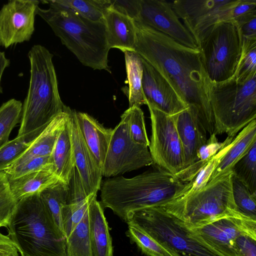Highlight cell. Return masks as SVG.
Returning <instances> with one entry per match:
<instances>
[{"instance_id":"1","label":"cell","mask_w":256,"mask_h":256,"mask_svg":"<svg viewBox=\"0 0 256 256\" xmlns=\"http://www.w3.org/2000/svg\"><path fill=\"white\" fill-rule=\"evenodd\" d=\"M134 22V52L162 76L188 107L195 110L206 132L210 135L214 133V118L208 97L210 81L199 50Z\"/></svg>"},{"instance_id":"2","label":"cell","mask_w":256,"mask_h":256,"mask_svg":"<svg viewBox=\"0 0 256 256\" xmlns=\"http://www.w3.org/2000/svg\"><path fill=\"white\" fill-rule=\"evenodd\" d=\"M188 183L158 166L131 178L120 176L102 181L100 201L124 221L132 212L162 207L177 198Z\"/></svg>"},{"instance_id":"3","label":"cell","mask_w":256,"mask_h":256,"mask_svg":"<svg viewBox=\"0 0 256 256\" xmlns=\"http://www.w3.org/2000/svg\"><path fill=\"white\" fill-rule=\"evenodd\" d=\"M6 228L20 256H66V238L40 194L18 201Z\"/></svg>"},{"instance_id":"4","label":"cell","mask_w":256,"mask_h":256,"mask_svg":"<svg viewBox=\"0 0 256 256\" xmlns=\"http://www.w3.org/2000/svg\"><path fill=\"white\" fill-rule=\"evenodd\" d=\"M49 4L48 10L38 6L36 14L50 26L55 34L84 66L110 72L108 66V47L104 20L92 21L70 10Z\"/></svg>"},{"instance_id":"5","label":"cell","mask_w":256,"mask_h":256,"mask_svg":"<svg viewBox=\"0 0 256 256\" xmlns=\"http://www.w3.org/2000/svg\"><path fill=\"white\" fill-rule=\"evenodd\" d=\"M28 56L30 64V86L17 136L47 126L66 106L59 94L53 54L37 44L32 48Z\"/></svg>"},{"instance_id":"6","label":"cell","mask_w":256,"mask_h":256,"mask_svg":"<svg viewBox=\"0 0 256 256\" xmlns=\"http://www.w3.org/2000/svg\"><path fill=\"white\" fill-rule=\"evenodd\" d=\"M208 97L215 134L226 133L234 138L256 118V74L246 81L234 76L225 81L210 82Z\"/></svg>"},{"instance_id":"7","label":"cell","mask_w":256,"mask_h":256,"mask_svg":"<svg viewBox=\"0 0 256 256\" xmlns=\"http://www.w3.org/2000/svg\"><path fill=\"white\" fill-rule=\"evenodd\" d=\"M232 176V172L227 174L162 208L190 230L226 216L241 215L236 211L233 199Z\"/></svg>"},{"instance_id":"8","label":"cell","mask_w":256,"mask_h":256,"mask_svg":"<svg viewBox=\"0 0 256 256\" xmlns=\"http://www.w3.org/2000/svg\"><path fill=\"white\" fill-rule=\"evenodd\" d=\"M125 222L144 231L172 256H221L202 242L180 220L162 207L132 212Z\"/></svg>"},{"instance_id":"9","label":"cell","mask_w":256,"mask_h":256,"mask_svg":"<svg viewBox=\"0 0 256 256\" xmlns=\"http://www.w3.org/2000/svg\"><path fill=\"white\" fill-rule=\"evenodd\" d=\"M197 44L210 82H224L234 76L242 48L241 34L234 20L212 25L202 34Z\"/></svg>"},{"instance_id":"10","label":"cell","mask_w":256,"mask_h":256,"mask_svg":"<svg viewBox=\"0 0 256 256\" xmlns=\"http://www.w3.org/2000/svg\"><path fill=\"white\" fill-rule=\"evenodd\" d=\"M148 106L152 125L149 151L153 164L176 176L184 170V156L175 115H168L151 106Z\"/></svg>"},{"instance_id":"11","label":"cell","mask_w":256,"mask_h":256,"mask_svg":"<svg viewBox=\"0 0 256 256\" xmlns=\"http://www.w3.org/2000/svg\"><path fill=\"white\" fill-rule=\"evenodd\" d=\"M153 164L148 146L135 142L130 138L124 116L113 129L102 168L107 178Z\"/></svg>"},{"instance_id":"12","label":"cell","mask_w":256,"mask_h":256,"mask_svg":"<svg viewBox=\"0 0 256 256\" xmlns=\"http://www.w3.org/2000/svg\"><path fill=\"white\" fill-rule=\"evenodd\" d=\"M240 0H176L172 6L196 43L208 28L234 20V11Z\"/></svg>"},{"instance_id":"13","label":"cell","mask_w":256,"mask_h":256,"mask_svg":"<svg viewBox=\"0 0 256 256\" xmlns=\"http://www.w3.org/2000/svg\"><path fill=\"white\" fill-rule=\"evenodd\" d=\"M190 230L221 256H238L234 246L236 238L242 234H256V220L242 215L230 216Z\"/></svg>"},{"instance_id":"14","label":"cell","mask_w":256,"mask_h":256,"mask_svg":"<svg viewBox=\"0 0 256 256\" xmlns=\"http://www.w3.org/2000/svg\"><path fill=\"white\" fill-rule=\"evenodd\" d=\"M134 22L162 32L185 46L198 48L196 40L180 20L170 2L140 0V14Z\"/></svg>"},{"instance_id":"15","label":"cell","mask_w":256,"mask_h":256,"mask_svg":"<svg viewBox=\"0 0 256 256\" xmlns=\"http://www.w3.org/2000/svg\"><path fill=\"white\" fill-rule=\"evenodd\" d=\"M40 1L10 0L0 10V46L5 48L28 41L34 30Z\"/></svg>"},{"instance_id":"16","label":"cell","mask_w":256,"mask_h":256,"mask_svg":"<svg viewBox=\"0 0 256 256\" xmlns=\"http://www.w3.org/2000/svg\"><path fill=\"white\" fill-rule=\"evenodd\" d=\"M142 59V89L146 104L170 116L176 115L187 108L188 106L170 84L154 67Z\"/></svg>"},{"instance_id":"17","label":"cell","mask_w":256,"mask_h":256,"mask_svg":"<svg viewBox=\"0 0 256 256\" xmlns=\"http://www.w3.org/2000/svg\"><path fill=\"white\" fill-rule=\"evenodd\" d=\"M74 112L75 110H71L68 125L75 168L86 194H97L102 181V169L83 138Z\"/></svg>"},{"instance_id":"18","label":"cell","mask_w":256,"mask_h":256,"mask_svg":"<svg viewBox=\"0 0 256 256\" xmlns=\"http://www.w3.org/2000/svg\"><path fill=\"white\" fill-rule=\"evenodd\" d=\"M175 121L183 150L184 170L197 162L198 150L208 139L206 131L190 107L175 115Z\"/></svg>"},{"instance_id":"19","label":"cell","mask_w":256,"mask_h":256,"mask_svg":"<svg viewBox=\"0 0 256 256\" xmlns=\"http://www.w3.org/2000/svg\"><path fill=\"white\" fill-rule=\"evenodd\" d=\"M74 113L83 138L102 169L113 129L104 127L86 113L76 110Z\"/></svg>"},{"instance_id":"20","label":"cell","mask_w":256,"mask_h":256,"mask_svg":"<svg viewBox=\"0 0 256 256\" xmlns=\"http://www.w3.org/2000/svg\"><path fill=\"white\" fill-rule=\"evenodd\" d=\"M106 36L109 48H116L124 52H134L136 28L130 18L112 10L104 14Z\"/></svg>"},{"instance_id":"21","label":"cell","mask_w":256,"mask_h":256,"mask_svg":"<svg viewBox=\"0 0 256 256\" xmlns=\"http://www.w3.org/2000/svg\"><path fill=\"white\" fill-rule=\"evenodd\" d=\"M67 202L62 212V225L65 238L88 212V206L96 194L87 196L76 168L68 184Z\"/></svg>"},{"instance_id":"22","label":"cell","mask_w":256,"mask_h":256,"mask_svg":"<svg viewBox=\"0 0 256 256\" xmlns=\"http://www.w3.org/2000/svg\"><path fill=\"white\" fill-rule=\"evenodd\" d=\"M256 142V119L248 123L236 134L226 153L219 160L208 182L232 172L236 164Z\"/></svg>"},{"instance_id":"23","label":"cell","mask_w":256,"mask_h":256,"mask_svg":"<svg viewBox=\"0 0 256 256\" xmlns=\"http://www.w3.org/2000/svg\"><path fill=\"white\" fill-rule=\"evenodd\" d=\"M88 220L92 256H112L114 250L108 223L96 196L90 204Z\"/></svg>"},{"instance_id":"24","label":"cell","mask_w":256,"mask_h":256,"mask_svg":"<svg viewBox=\"0 0 256 256\" xmlns=\"http://www.w3.org/2000/svg\"><path fill=\"white\" fill-rule=\"evenodd\" d=\"M70 110L71 109L66 106L11 166L20 164L33 158L51 156L58 136L69 118Z\"/></svg>"},{"instance_id":"25","label":"cell","mask_w":256,"mask_h":256,"mask_svg":"<svg viewBox=\"0 0 256 256\" xmlns=\"http://www.w3.org/2000/svg\"><path fill=\"white\" fill-rule=\"evenodd\" d=\"M68 119L58 136L51 154L54 172L60 180L68 184L75 169Z\"/></svg>"},{"instance_id":"26","label":"cell","mask_w":256,"mask_h":256,"mask_svg":"<svg viewBox=\"0 0 256 256\" xmlns=\"http://www.w3.org/2000/svg\"><path fill=\"white\" fill-rule=\"evenodd\" d=\"M8 180L10 192L18 201L23 198L40 194L60 179L54 171L42 170Z\"/></svg>"},{"instance_id":"27","label":"cell","mask_w":256,"mask_h":256,"mask_svg":"<svg viewBox=\"0 0 256 256\" xmlns=\"http://www.w3.org/2000/svg\"><path fill=\"white\" fill-rule=\"evenodd\" d=\"M127 80L128 84V97L129 107H140L146 104L142 89L143 66L140 56L135 52H124Z\"/></svg>"},{"instance_id":"28","label":"cell","mask_w":256,"mask_h":256,"mask_svg":"<svg viewBox=\"0 0 256 256\" xmlns=\"http://www.w3.org/2000/svg\"><path fill=\"white\" fill-rule=\"evenodd\" d=\"M68 189V184L59 180L40 194L42 200L64 236L62 212L66 204Z\"/></svg>"},{"instance_id":"29","label":"cell","mask_w":256,"mask_h":256,"mask_svg":"<svg viewBox=\"0 0 256 256\" xmlns=\"http://www.w3.org/2000/svg\"><path fill=\"white\" fill-rule=\"evenodd\" d=\"M46 127L44 126L26 134L17 136L0 147V172H4L12 164Z\"/></svg>"},{"instance_id":"30","label":"cell","mask_w":256,"mask_h":256,"mask_svg":"<svg viewBox=\"0 0 256 256\" xmlns=\"http://www.w3.org/2000/svg\"><path fill=\"white\" fill-rule=\"evenodd\" d=\"M66 256H92L88 212L66 238Z\"/></svg>"},{"instance_id":"31","label":"cell","mask_w":256,"mask_h":256,"mask_svg":"<svg viewBox=\"0 0 256 256\" xmlns=\"http://www.w3.org/2000/svg\"><path fill=\"white\" fill-rule=\"evenodd\" d=\"M48 2L70 10L92 21L104 20L106 0H51Z\"/></svg>"},{"instance_id":"32","label":"cell","mask_w":256,"mask_h":256,"mask_svg":"<svg viewBox=\"0 0 256 256\" xmlns=\"http://www.w3.org/2000/svg\"><path fill=\"white\" fill-rule=\"evenodd\" d=\"M232 174L256 195V142L234 166Z\"/></svg>"},{"instance_id":"33","label":"cell","mask_w":256,"mask_h":256,"mask_svg":"<svg viewBox=\"0 0 256 256\" xmlns=\"http://www.w3.org/2000/svg\"><path fill=\"white\" fill-rule=\"evenodd\" d=\"M232 192L236 211L241 215L256 220V195L232 173Z\"/></svg>"},{"instance_id":"34","label":"cell","mask_w":256,"mask_h":256,"mask_svg":"<svg viewBox=\"0 0 256 256\" xmlns=\"http://www.w3.org/2000/svg\"><path fill=\"white\" fill-rule=\"evenodd\" d=\"M22 108L21 102L14 98L0 107V148L8 141L10 132L21 118Z\"/></svg>"},{"instance_id":"35","label":"cell","mask_w":256,"mask_h":256,"mask_svg":"<svg viewBox=\"0 0 256 256\" xmlns=\"http://www.w3.org/2000/svg\"><path fill=\"white\" fill-rule=\"evenodd\" d=\"M126 235L148 256H172L150 235L134 226L128 225Z\"/></svg>"},{"instance_id":"36","label":"cell","mask_w":256,"mask_h":256,"mask_svg":"<svg viewBox=\"0 0 256 256\" xmlns=\"http://www.w3.org/2000/svg\"><path fill=\"white\" fill-rule=\"evenodd\" d=\"M122 114L126 117L131 138L136 143L149 146L144 114L140 108L129 107Z\"/></svg>"},{"instance_id":"37","label":"cell","mask_w":256,"mask_h":256,"mask_svg":"<svg viewBox=\"0 0 256 256\" xmlns=\"http://www.w3.org/2000/svg\"><path fill=\"white\" fill-rule=\"evenodd\" d=\"M42 170H52L54 166L51 156L33 158L16 165H12L4 172L8 179H14L20 176Z\"/></svg>"},{"instance_id":"38","label":"cell","mask_w":256,"mask_h":256,"mask_svg":"<svg viewBox=\"0 0 256 256\" xmlns=\"http://www.w3.org/2000/svg\"><path fill=\"white\" fill-rule=\"evenodd\" d=\"M256 74V40H242V53L234 76L246 81Z\"/></svg>"},{"instance_id":"39","label":"cell","mask_w":256,"mask_h":256,"mask_svg":"<svg viewBox=\"0 0 256 256\" xmlns=\"http://www.w3.org/2000/svg\"><path fill=\"white\" fill-rule=\"evenodd\" d=\"M17 202L10 192L7 176L0 172V228L7 227Z\"/></svg>"},{"instance_id":"40","label":"cell","mask_w":256,"mask_h":256,"mask_svg":"<svg viewBox=\"0 0 256 256\" xmlns=\"http://www.w3.org/2000/svg\"><path fill=\"white\" fill-rule=\"evenodd\" d=\"M106 7L135 21L140 14V0H106Z\"/></svg>"},{"instance_id":"41","label":"cell","mask_w":256,"mask_h":256,"mask_svg":"<svg viewBox=\"0 0 256 256\" xmlns=\"http://www.w3.org/2000/svg\"><path fill=\"white\" fill-rule=\"evenodd\" d=\"M224 141L220 142L214 133L210 135L206 143L199 149L197 154L198 160L194 164L198 169L201 168L222 147Z\"/></svg>"},{"instance_id":"42","label":"cell","mask_w":256,"mask_h":256,"mask_svg":"<svg viewBox=\"0 0 256 256\" xmlns=\"http://www.w3.org/2000/svg\"><path fill=\"white\" fill-rule=\"evenodd\" d=\"M234 246L238 256H256V234L239 235L234 240Z\"/></svg>"},{"instance_id":"43","label":"cell","mask_w":256,"mask_h":256,"mask_svg":"<svg viewBox=\"0 0 256 256\" xmlns=\"http://www.w3.org/2000/svg\"><path fill=\"white\" fill-rule=\"evenodd\" d=\"M236 24L238 26L242 40H256V16Z\"/></svg>"},{"instance_id":"44","label":"cell","mask_w":256,"mask_h":256,"mask_svg":"<svg viewBox=\"0 0 256 256\" xmlns=\"http://www.w3.org/2000/svg\"><path fill=\"white\" fill-rule=\"evenodd\" d=\"M0 256H19L18 252L10 238L0 232Z\"/></svg>"},{"instance_id":"45","label":"cell","mask_w":256,"mask_h":256,"mask_svg":"<svg viewBox=\"0 0 256 256\" xmlns=\"http://www.w3.org/2000/svg\"><path fill=\"white\" fill-rule=\"evenodd\" d=\"M10 64V60L5 56L4 52L0 51V93L2 92V88L0 86L1 78L4 69Z\"/></svg>"}]
</instances>
